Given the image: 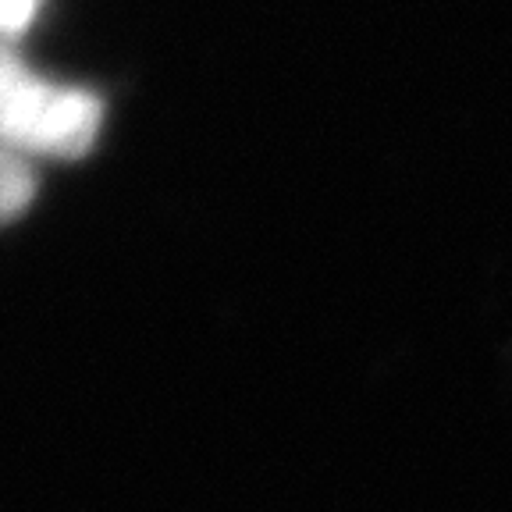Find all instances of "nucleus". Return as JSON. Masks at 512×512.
Here are the masks:
<instances>
[{"label": "nucleus", "instance_id": "f03ea898", "mask_svg": "<svg viewBox=\"0 0 512 512\" xmlns=\"http://www.w3.org/2000/svg\"><path fill=\"white\" fill-rule=\"evenodd\" d=\"M32 196H36V175H32L29 160L0 150V224L22 214Z\"/></svg>", "mask_w": 512, "mask_h": 512}, {"label": "nucleus", "instance_id": "7ed1b4c3", "mask_svg": "<svg viewBox=\"0 0 512 512\" xmlns=\"http://www.w3.org/2000/svg\"><path fill=\"white\" fill-rule=\"evenodd\" d=\"M40 0H0V36H15L36 18Z\"/></svg>", "mask_w": 512, "mask_h": 512}, {"label": "nucleus", "instance_id": "f257e3e1", "mask_svg": "<svg viewBox=\"0 0 512 512\" xmlns=\"http://www.w3.org/2000/svg\"><path fill=\"white\" fill-rule=\"evenodd\" d=\"M104 125V104L32 72L15 50L0 47V150L15 157H82Z\"/></svg>", "mask_w": 512, "mask_h": 512}]
</instances>
